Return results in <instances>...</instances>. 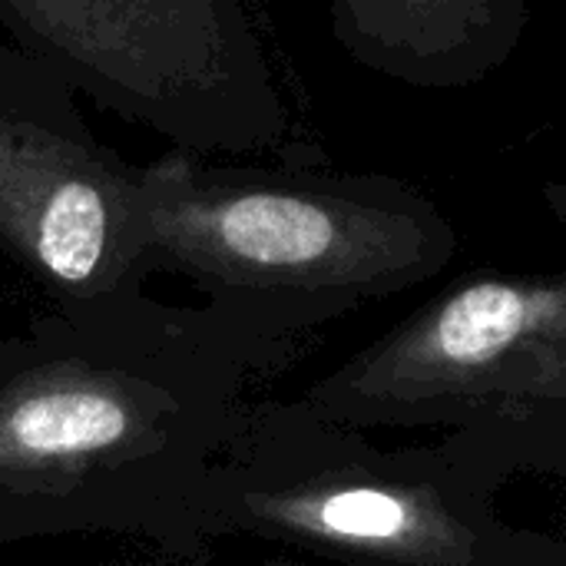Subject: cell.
Returning a JSON list of instances; mask_svg holds the SVG:
<instances>
[{
	"mask_svg": "<svg viewBox=\"0 0 566 566\" xmlns=\"http://www.w3.org/2000/svg\"><path fill=\"white\" fill-rule=\"evenodd\" d=\"M255 352L209 308L143 295L0 338V551L116 534L186 554Z\"/></svg>",
	"mask_w": 566,
	"mask_h": 566,
	"instance_id": "cell-1",
	"label": "cell"
},
{
	"mask_svg": "<svg viewBox=\"0 0 566 566\" xmlns=\"http://www.w3.org/2000/svg\"><path fill=\"white\" fill-rule=\"evenodd\" d=\"M143 212L149 269L182 275L255 355L325 312L424 279L454 245L438 209L398 179L182 149L143 166Z\"/></svg>",
	"mask_w": 566,
	"mask_h": 566,
	"instance_id": "cell-2",
	"label": "cell"
},
{
	"mask_svg": "<svg viewBox=\"0 0 566 566\" xmlns=\"http://www.w3.org/2000/svg\"><path fill=\"white\" fill-rule=\"evenodd\" d=\"M0 27L76 93L172 149L252 156L292 133L242 0H0Z\"/></svg>",
	"mask_w": 566,
	"mask_h": 566,
	"instance_id": "cell-3",
	"label": "cell"
},
{
	"mask_svg": "<svg viewBox=\"0 0 566 566\" xmlns=\"http://www.w3.org/2000/svg\"><path fill=\"white\" fill-rule=\"evenodd\" d=\"M80 93L36 56L0 43V249L53 308L143 295V166L103 146Z\"/></svg>",
	"mask_w": 566,
	"mask_h": 566,
	"instance_id": "cell-4",
	"label": "cell"
},
{
	"mask_svg": "<svg viewBox=\"0 0 566 566\" xmlns=\"http://www.w3.org/2000/svg\"><path fill=\"white\" fill-rule=\"evenodd\" d=\"M566 275L481 279L424 308L312 391L325 421H371L451 398H564Z\"/></svg>",
	"mask_w": 566,
	"mask_h": 566,
	"instance_id": "cell-5",
	"label": "cell"
},
{
	"mask_svg": "<svg viewBox=\"0 0 566 566\" xmlns=\"http://www.w3.org/2000/svg\"><path fill=\"white\" fill-rule=\"evenodd\" d=\"M527 30V0H335L332 36L361 66L458 90L501 70Z\"/></svg>",
	"mask_w": 566,
	"mask_h": 566,
	"instance_id": "cell-6",
	"label": "cell"
},
{
	"mask_svg": "<svg viewBox=\"0 0 566 566\" xmlns=\"http://www.w3.org/2000/svg\"><path fill=\"white\" fill-rule=\"evenodd\" d=\"M547 202L554 206V212H557V216L566 222V179L547 186Z\"/></svg>",
	"mask_w": 566,
	"mask_h": 566,
	"instance_id": "cell-7",
	"label": "cell"
},
{
	"mask_svg": "<svg viewBox=\"0 0 566 566\" xmlns=\"http://www.w3.org/2000/svg\"><path fill=\"white\" fill-rule=\"evenodd\" d=\"M255 566H305V564H292V560H262V564Z\"/></svg>",
	"mask_w": 566,
	"mask_h": 566,
	"instance_id": "cell-8",
	"label": "cell"
}]
</instances>
